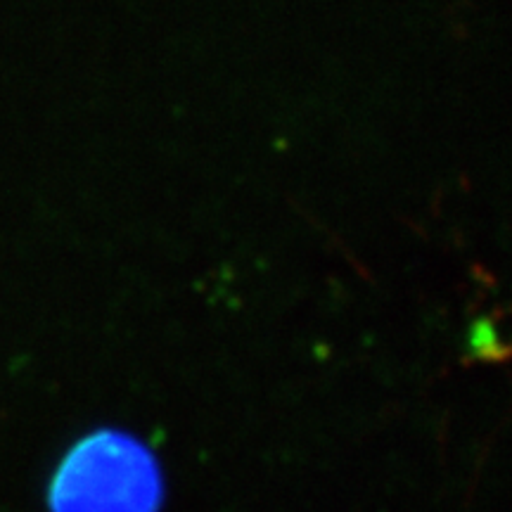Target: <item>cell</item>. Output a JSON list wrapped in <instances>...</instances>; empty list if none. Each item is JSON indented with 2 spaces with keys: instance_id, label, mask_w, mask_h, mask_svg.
<instances>
[{
  "instance_id": "1",
  "label": "cell",
  "mask_w": 512,
  "mask_h": 512,
  "mask_svg": "<svg viewBox=\"0 0 512 512\" xmlns=\"http://www.w3.org/2000/svg\"><path fill=\"white\" fill-rule=\"evenodd\" d=\"M157 503V467L124 434L83 439L50 484L53 512H155Z\"/></svg>"
}]
</instances>
